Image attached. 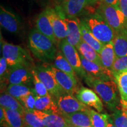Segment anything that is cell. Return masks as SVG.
Wrapping results in <instances>:
<instances>
[{"label": "cell", "mask_w": 127, "mask_h": 127, "mask_svg": "<svg viewBox=\"0 0 127 127\" xmlns=\"http://www.w3.org/2000/svg\"><path fill=\"white\" fill-rule=\"evenodd\" d=\"M86 84L94 90L102 102L110 110L114 111L119 108L121 100L118 96V88L114 79L102 80L87 75L84 77Z\"/></svg>", "instance_id": "6da1fadb"}, {"label": "cell", "mask_w": 127, "mask_h": 127, "mask_svg": "<svg viewBox=\"0 0 127 127\" xmlns=\"http://www.w3.org/2000/svg\"><path fill=\"white\" fill-rule=\"evenodd\" d=\"M28 46L36 58L45 63L54 61L58 52L56 44L36 29H33L30 32Z\"/></svg>", "instance_id": "7a4b0ae2"}, {"label": "cell", "mask_w": 127, "mask_h": 127, "mask_svg": "<svg viewBox=\"0 0 127 127\" xmlns=\"http://www.w3.org/2000/svg\"><path fill=\"white\" fill-rule=\"evenodd\" d=\"M81 21L94 36L104 45L114 41L115 36V31L97 12L86 16Z\"/></svg>", "instance_id": "3957f363"}, {"label": "cell", "mask_w": 127, "mask_h": 127, "mask_svg": "<svg viewBox=\"0 0 127 127\" xmlns=\"http://www.w3.org/2000/svg\"><path fill=\"white\" fill-rule=\"evenodd\" d=\"M1 50L2 57L10 68L18 66L31 68L32 58L29 52L23 47L1 40Z\"/></svg>", "instance_id": "277c9868"}, {"label": "cell", "mask_w": 127, "mask_h": 127, "mask_svg": "<svg viewBox=\"0 0 127 127\" xmlns=\"http://www.w3.org/2000/svg\"><path fill=\"white\" fill-rule=\"evenodd\" d=\"M96 12L108 23L116 34L126 32L127 24L124 15L120 8L100 2Z\"/></svg>", "instance_id": "5b68a950"}, {"label": "cell", "mask_w": 127, "mask_h": 127, "mask_svg": "<svg viewBox=\"0 0 127 127\" xmlns=\"http://www.w3.org/2000/svg\"><path fill=\"white\" fill-rule=\"evenodd\" d=\"M32 69L37 74L41 81L43 82L50 95L52 97L55 98L56 99L61 95L65 94L66 93L62 90L57 82L50 66H35Z\"/></svg>", "instance_id": "8992f818"}, {"label": "cell", "mask_w": 127, "mask_h": 127, "mask_svg": "<svg viewBox=\"0 0 127 127\" xmlns=\"http://www.w3.org/2000/svg\"><path fill=\"white\" fill-rule=\"evenodd\" d=\"M46 9L57 41L61 42L66 39L68 33L67 25L61 7H57L55 8L50 7Z\"/></svg>", "instance_id": "52a82bcc"}, {"label": "cell", "mask_w": 127, "mask_h": 127, "mask_svg": "<svg viewBox=\"0 0 127 127\" xmlns=\"http://www.w3.org/2000/svg\"><path fill=\"white\" fill-rule=\"evenodd\" d=\"M60 51L74 68L77 75L84 78V77L87 75V73L82 67L80 54L77 48L68 43L66 39L60 42Z\"/></svg>", "instance_id": "ba28073f"}, {"label": "cell", "mask_w": 127, "mask_h": 127, "mask_svg": "<svg viewBox=\"0 0 127 127\" xmlns=\"http://www.w3.org/2000/svg\"><path fill=\"white\" fill-rule=\"evenodd\" d=\"M61 115L77 112H87L90 108L81 102L75 96L65 94L55 99Z\"/></svg>", "instance_id": "9c48e42d"}, {"label": "cell", "mask_w": 127, "mask_h": 127, "mask_svg": "<svg viewBox=\"0 0 127 127\" xmlns=\"http://www.w3.org/2000/svg\"><path fill=\"white\" fill-rule=\"evenodd\" d=\"M97 2V0H64L62 2L61 7L68 18H75L87 7Z\"/></svg>", "instance_id": "30bf717a"}, {"label": "cell", "mask_w": 127, "mask_h": 127, "mask_svg": "<svg viewBox=\"0 0 127 127\" xmlns=\"http://www.w3.org/2000/svg\"><path fill=\"white\" fill-rule=\"evenodd\" d=\"M75 97L82 104L88 107L94 108L97 112H102L104 110L102 101L97 94L91 89L81 87L76 93Z\"/></svg>", "instance_id": "8fae6325"}, {"label": "cell", "mask_w": 127, "mask_h": 127, "mask_svg": "<svg viewBox=\"0 0 127 127\" xmlns=\"http://www.w3.org/2000/svg\"><path fill=\"white\" fill-rule=\"evenodd\" d=\"M9 84L30 85L33 82L32 68L25 66H18L10 68L7 81Z\"/></svg>", "instance_id": "7c38bea8"}, {"label": "cell", "mask_w": 127, "mask_h": 127, "mask_svg": "<svg viewBox=\"0 0 127 127\" xmlns=\"http://www.w3.org/2000/svg\"><path fill=\"white\" fill-rule=\"evenodd\" d=\"M50 68L62 90L68 94H76L79 90L77 78L59 70L54 65H50Z\"/></svg>", "instance_id": "4fadbf2b"}, {"label": "cell", "mask_w": 127, "mask_h": 127, "mask_svg": "<svg viewBox=\"0 0 127 127\" xmlns=\"http://www.w3.org/2000/svg\"><path fill=\"white\" fill-rule=\"evenodd\" d=\"M0 24L3 28L9 32L17 34L21 30L20 18L2 5L0 7Z\"/></svg>", "instance_id": "5bb4252c"}, {"label": "cell", "mask_w": 127, "mask_h": 127, "mask_svg": "<svg viewBox=\"0 0 127 127\" xmlns=\"http://www.w3.org/2000/svg\"><path fill=\"white\" fill-rule=\"evenodd\" d=\"M80 58L82 67L88 75L102 80L114 79L112 72L105 69L102 65L85 59L81 55H80Z\"/></svg>", "instance_id": "9a60e30c"}, {"label": "cell", "mask_w": 127, "mask_h": 127, "mask_svg": "<svg viewBox=\"0 0 127 127\" xmlns=\"http://www.w3.org/2000/svg\"><path fill=\"white\" fill-rule=\"evenodd\" d=\"M32 112L45 127H67L69 125L64 117L60 114L42 112L36 109Z\"/></svg>", "instance_id": "2e32d148"}, {"label": "cell", "mask_w": 127, "mask_h": 127, "mask_svg": "<svg viewBox=\"0 0 127 127\" xmlns=\"http://www.w3.org/2000/svg\"><path fill=\"white\" fill-rule=\"evenodd\" d=\"M35 29L38 30L39 32L48 37L55 44H57L58 41L54 33L53 28L47 9L42 11L38 15L35 21Z\"/></svg>", "instance_id": "e0dca14e"}, {"label": "cell", "mask_w": 127, "mask_h": 127, "mask_svg": "<svg viewBox=\"0 0 127 127\" xmlns=\"http://www.w3.org/2000/svg\"><path fill=\"white\" fill-rule=\"evenodd\" d=\"M65 21L68 30L66 41L71 45L76 48L82 41L80 20L77 18H65Z\"/></svg>", "instance_id": "ac0fdd59"}, {"label": "cell", "mask_w": 127, "mask_h": 127, "mask_svg": "<svg viewBox=\"0 0 127 127\" xmlns=\"http://www.w3.org/2000/svg\"><path fill=\"white\" fill-rule=\"evenodd\" d=\"M53 98L50 95L44 96H39L36 95L35 109L42 112H52L61 115L56 101H55Z\"/></svg>", "instance_id": "d6986e66"}, {"label": "cell", "mask_w": 127, "mask_h": 127, "mask_svg": "<svg viewBox=\"0 0 127 127\" xmlns=\"http://www.w3.org/2000/svg\"><path fill=\"white\" fill-rule=\"evenodd\" d=\"M68 124L74 127H93L90 116L87 112H77L70 114H63Z\"/></svg>", "instance_id": "ffe728a7"}, {"label": "cell", "mask_w": 127, "mask_h": 127, "mask_svg": "<svg viewBox=\"0 0 127 127\" xmlns=\"http://www.w3.org/2000/svg\"><path fill=\"white\" fill-rule=\"evenodd\" d=\"M102 65L105 69L112 71V66L116 60L113 41L105 44L99 54Z\"/></svg>", "instance_id": "44dd1931"}, {"label": "cell", "mask_w": 127, "mask_h": 127, "mask_svg": "<svg viewBox=\"0 0 127 127\" xmlns=\"http://www.w3.org/2000/svg\"><path fill=\"white\" fill-rule=\"evenodd\" d=\"M80 29L82 40L93 47L98 54H100L104 45L94 36L89 28L81 20H80Z\"/></svg>", "instance_id": "7402d4cb"}, {"label": "cell", "mask_w": 127, "mask_h": 127, "mask_svg": "<svg viewBox=\"0 0 127 127\" xmlns=\"http://www.w3.org/2000/svg\"><path fill=\"white\" fill-rule=\"evenodd\" d=\"M76 48L79 54L84 57L85 59L102 66L99 54H98L93 47L89 45L84 41L82 40Z\"/></svg>", "instance_id": "603a6c76"}, {"label": "cell", "mask_w": 127, "mask_h": 127, "mask_svg": "<svg viewBox=\"0 0 127 127\" xmlns=\"http://www.w3.org/2000/svg\"><path fill=\"white\" fill-rule=\"evenodd\" d=\"M0 105L5 109L18 111L22 114L24 112L25 108L18 99L7 93L1 94Z\"/></svg>", "instance_id": "cb8c5ba5"}, {"label": "cell", "mask_w": 127, "mask_h": 127, "mask_svg": "<svg viewBox=\"0 0 127 127\" xmlns=\"http://www.w3.org/2000/svg\"><path fill=\"white\" fill-rule=\"evenodd\" d=\"M113 42L116 58L127 57V32L116 34Z\"/></svg>", "instance_id": "d4e9b609"}, {"label": "cell", "mask_w": 127, "mask_h": 127, "mask_svg": "<svg viewBox=\"0 0 127 127\" xmlns=\"http://www.w3.org/2000/svg\"><path fill=\"white\" fill-rule=\"evenodd\" d=\"M54 66L57 69L66 74H69L75 78H77V74L74 71V68L67 61L65 57L64 56L61 51L57 52L54 60Z\"/></svg>", "instance_id": "484cf974"}, {"label": "cell", "mask_w": 127, "mask_h": 127, "mask_svg": "<svg viewBox=\"0 0 127 127\" xmlns=\"http://www.w3.org/2000/svg\"><path fill=\"white\" fill-rule=\"evenodd\" d=\"M113 76L118 87L121 100L127 102V70L113 72Z\"/></svg>", "instance_id": "4316f807"}, {"label": "cell", "mask_w": 127, "mask_h": 127, "mask_svg": "<svg viewBox=\"0 0 127 127\" xmlns=\"http://www.w3.org/2000/svg\"><path fill=\"white\" fill-rule=\"evenodd\" d=\"M32 88H30L28 85L9 84L7 87V93L12 95L21 102L22 99L30 94L32 91Z\"/></svg>", "instance_id": "83f0119b"}, {"label": "cell", "mask_w": 127, "mask_h": 127, "mask_svg": "<svg viewBox=\"0 0 127 127\" xmlns=\"http://www.w3.org/2000/svg\"><path fill=\"white\" fill-rule=\"evenodd\" d=\"M90 116L91 124L93 127H107L109 121L110 115L102 114L90 108L87 111Z\"/></svg>", "instance_id": "f1b7e54d"}, {"label": "cell", "mask_w": 127, "mask_h": 127, "mask_svg": "<svg viewBox=\"0 0 127 127\" xmlns=\"http://www.w3.org/2000/svg\"><path fill=\"white\" fill-rule=\"evenodd\" d=\"M4 111L7 121L11 127H25L23 114L19 111L5 108Z\"/></svg>", "instance_id": "f546056e"}, {"label": "cell", "mask_w": 127, "mask_h": 127, "mask_svg": "<svg viewBox=\"0 0 127 127\" xmlns=\"http://www.w3.org/2000/svg\"><path fill=\"white\" fill-rule=\"evenodd\" d=\"M111 119L116 127H127V115L121 108L113 111Z\"/></svg>", "instance_id": "4dcf8cb0"}, {"label": "cell", "mask_w": 127, "mask_h": 127, "mask_svg": "<svg viewBox=\"0 0 127 127\" xmlns=\"http://www.w3.org/2000/svg\"><path fill=\"white\" fill-rule=\"evenodd\" d=\"M23 117L25 127H45L43 123L36 118L32 111L25 109Z\"/></svg>", "instance_id": "1f68e13d"}, {"label": "cell", "mask_w": 127, "mask_h": 127, "mask_svg": "<svg viewBox=\"0 0 127 127\" xmlns=\"http://www.w3.org/2000/svg\"><path fill=\"white\" fill-rule=\"evenodd\" d=\"M32 72L33 75L32 83L34 85V88L33 89H34L36 95L39 96H44L50 95L45 85L39 78L37 74H36V72H35V71L32 68Z\"/></svg>", "instance_id": "d6a6232c"}, {"label": "cell", "mask_w": 127, "mask_h": 127, "mask_svg": "<svg viewBox=\"0 0 127 127\" xmlns=\"http://www.w3.org/2000/svg\"><path fill=\"white\" fill-rule=\"evenodd\" d=\"M36 95L35 93L34 89L30 94L25 96L21 101V103L24 106L26 110L33 111L35 109V104Z\"/></svg>", "instance_id": "836d02e7"}, {"label": "cell", "mask_w": 127, "mask_h": 127, "mask_svg": "<svg viewBox=\"0 0 127 127\" xmlns=\"http://www.w3.org/2000/svg\"><path fill=\"white\" fill-rule=\"evenodd\" d=\"M127 70V57L116 58L112 66V73Z\"/></svg>", "instance_id": "e575fe53"}, {"label": "cell", "mask_w": 127, "mask_h": 127, "mask_svg": "<svg viewBox=\"0 0 127 127\" xmlns=\"http://www.w3.org/2000/svg\"><path fill=\"white\" fill-rule=\"evenodd\" d=\"M8 67L9 66L5 59L3 57H1L0 58V78H1V84L4 82L5 80L7 81L8 74L10 70Z\"/></svg>", "instance_id": "d590c367"}, {"label": "cell", "mask_w": 127, "mask_h": 127, "mask_svg": "<svg viewBox=\"0 0 127 127\" xmlns=\"http://www.w3.org/2000/svg\"><path fill=\"white\" fill-rule=\"evenodd\" d=\"M0 123L1 127H11L7 121L4 108L2 107L0 108Z\"/></svg>", "instance_id": "8d00e7d4"}, {"label": "cell", "mask_w": 127, "mask_h": 127, "mask_svg": "<svg viewBox=\"0 0 127 127\" xmlns=\"http://www.w3.org/2000/svg\"><path fill=\"white\" fill-rule=\"evenodd\" d=\"M120 8L125 17L127 30V0H120Z\"/></svg>", "instance_id": "74e56055"}, {"label": "cell", "mask_w": 127, "mask_h": 127, "mask_svg": "<svg viewBox=\"0 0 127 127\" xmlns=\"http://www.w3.org/2000/svg\"><path fill=\"white\" fill-rule=\"evenodd\" d=\"M102 2L117 8H120V0H102Z\"/></svg>", "instance_id": "f35d334b"}, {"label": "cell", "mask_w": 127, "mask_h": 127, "mask_svg": "<svg viewBox=\"0 0 127 127\" xmlns=\"http://www.w3.org/2000/svg\"><path fill=\"white\" fill-rule=\"evenodd\" d=\"M121 107L123 108L127 109V102H125V101L121 100Z\"/></svg>", "instance_id": "ab89813d"}, {"label": "cell", "mask_w": 127, "mask_h": 127, "mask_svg": "<svg viewBox=\"0 0 127 127\" xmlns=\"http://www.w3.org/2000/svg\"><path fill=\"white\" fill-rule=\"evenodd\" d=\"M107 127H116L115 126V125H114V124H113V123H112V121H111V116H110V118H109V123H108V124Z\"/></svg>", "instance_id": "60d3db41"}, {"label": "cell", "mask_w": 127, "mask_h": 127, "mask_svg": "<svg viewBox=\"0 0 127 127\" xmlns=\"http://www.w3.org/2000/svg\"><path fill=\"white\" fill-rule=\"evenodd\" d=\"M121 108H122V109H123V110L124 111V112H125V114H126V115H127V109L123 108H122V107H121Z\"/></svg>", "instance_id": "b9f144b4"}, {"label": "cell", "mask_w": 127, "mask_h": 127, "mask_svg": "<svg viewBox=\"0 0 127 127\" xmlns=\"http://www.w3.org/2000/svg\"><path fill=\"white\" fill-rule=\"evenodd\" d=\"M67 127H73V126H71V125H69V126Z\"/></svg>", "instance_id": "7bdbcfd3"}, {"label": "cell", "mask_w": 127, "mask_h": 127, "mask_svg": "<svg viewBox=\"0 0 127 127\" xmlns=\"http://www.w3.org/2000/svg\"><path fill=\"white\" fill-rule=\"evenodd\" d=\"M98 1H99V2H101V1H102V0H97Z\"/></svg>", "instance_id": "ee69618b"}, {"label": "cell", "mask_w": 127, "mask_h": 127, "mask_svg": "<svg viewBox=\"0 0 127 127\" xmlns=\"http://www.w3.org/2000/svg\"><path fill=\"white\" fill-rule=\"evenodd\" d=\"M59 1H61V2H63V1H64V0H59Z\"/></svg>", "instance_id": "f6af8a7d"}]
</instances>
